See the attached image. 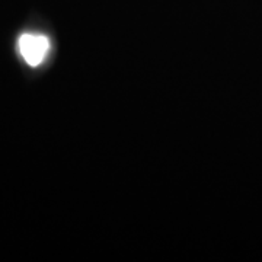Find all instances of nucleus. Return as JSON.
Here are the masks:
<instances>
[{"instance_id": "obj_1", "label": "nucleus", "mask_w": 262, "mask_h": 262, "mask_svg": "<svg viewBox=\"0 0 262 262\" xmlns=\"http://www.w3.org/2000/svg\"><path fill=\"white\" fill-rule=\"evenodd\" d=\"M19 53L31 67L39 66L50 51V39L42 34H22L18 41Z\"/></svg>"}]
</instances>
